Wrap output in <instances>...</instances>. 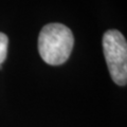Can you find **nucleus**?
<instances>
[{
    "instance_id": "obj_1",
    "label": "nucleus",
    "mask_w": 127,
    "mask_h": 127,
    "mask_svg": "<svg viewBox=\"0 0 127 127\" xmlns=\"http://www.w3.org/2000/svg\"><path fill=\"white\" fill-rule=\"evenodd\" d=\"M74 37L68 27L62 23H49L40 31L38 51L43 62L51 66L63 65L69 58Z\"/></svg>"
},
{
    "instance_id": "obj_2",
    "label": "nucleus",
    "mask_w": 127,
    "mask_h": 127,
    "mask_svg": "<svg viewBox=\"0 0 127 127\" xmlns=\"http://www.w3.org/2000/svg\"><path fill=\"white\" fill-rule=\"evenodd\" d=\"M103 50L112 81L119 86L127 83V43L118 30H108L103 36Z\"/></svg>"
},
{
    "instance_id": "obj_3",
    "label": "nucleus",
    "mask_w": 127,
    "mask_h": 127,
    "mask_svg": "<svg viewBox=\"0 0 127 127\" xmlns=\"http://www.w3.org/2000/svg\"><path fill=\"white\" fill-rule=\"evenodd\" d=\"M7 45H9V38L4 33L0 32V65H2V63L6 58Z\"/></svg>"
}]
</instances>
